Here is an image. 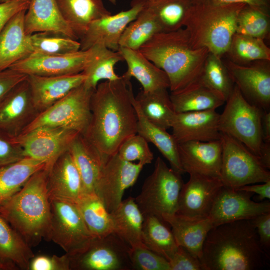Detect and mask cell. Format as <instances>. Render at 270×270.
I'll use <instances>...</instances> for the list:
<instances>
[{
  "label": "cell",
  "instance_id": "obj_1",
  "mask_svg": "<svg viewBox=\"0 0 270 270\" xmlns=\"http://www.w3.org/2000/svg\"><path fill=\"white\" fill-rule=\"evenodd\" d=\"M130 80L122 76L99 83L90 100L91 119L84 136L106 160L137 134V116Z\"/></svg>",
  "mask_w": 270,
  "mask_h": 270
},
{
  "label": "cell",
  "instance_id": "obj_2",
  "mask_svg": "<svg viewBox=\"0 0 270 270\" xmlns=\"http://www.w3.org/2000/svg\"><path fill=\"white\" fill-rule=\"evenodd\" d=\"M269 258L250 220L223 224L208 232L200 260L204 270H257Z\"/></svg>",
  "mask_w": 270,
  "mask_h": 270
},
{
  "label": "cell",
  "instance_id": "obj_3",
  "mask_svg": "<svg viewBox=\"0 0 270 270\" xmlns=\"http://www.w3.org/2000/svg\"><path fill=\"white\" fill-rule=\"evenodd\" d=\"M48 171L35 172L17 193L0 206V215L31 248L51 240V212L47 190Z\"/></svg>",
  "mask_w": 270,
  "mask_h": 270
},
{
  "label": "cell",
  "instance_id": "obj_4",
  "mask_svg": "<svg viewBox=\"0 0 270 270\" xmlns=\"http://www.w3.org/2000/svg\"><path fill=\"white\" fill-rule=\"evenodd\" d=\"M138 50L166 73L171 92L180 90L198 78L210 52L206 48H192L183 28L157 34Z\"/></svg>",
  "mask_w": 270,
  "mask_h": 270
},
{
  "label": "cell",
  "instance_id": "obj_5",
  "mask_svg": "<svg viewBox=\"0 0 270 270\" xmlns=\"http://www.w3.org/2000/svg\"><path fill=\"white\" fill-rule=\"evenodd\" d=\"M244 5L194 0L184 24L192 48H206L222 58L236 32L238 16Z\"/></svg>",
  "mask_w": 270,
  "mask_h": 270
},
{
  "label": "cell",
  "instance_id": "obj_6",
  "mask_svg": "<svg viewBox=\"0 0 270 270\" xmlns=\"http://www.w3.org/2000/svg\"><path fill=\"white\" fill-rule=\"evenodd\" d=\"M181 174L168 168L158 156L152 172L145 180L135 201L144 216L176 214L184 184Z\"/></svg>",
  "mask_w": 270,
  "mask_h": 270
},
{
  "label": "cell",
  "instance_id": "obj_7",
  "mask_svg": "<svg viewBox=\"0 0 270 270\" xmlns=\"http://www.w3.org/2000/svg\"><path fill=\"white\" fill-rule=\"evenodd\" d=\"M225 103L220 114V131L242 142L260 158L263 142L260 126L263 110L248 102L236 84Z\"/></svg>",
  "mask_w": 270,
  "mask_h": 270
},
{
  "label": "cell",
  "instance_id": "obj_8",
  "mask_svg": "<svg viewBox=\"0 0 270 270\" xmlns=\"http://www.w3.org/2000/svg\"><path fill=\"white\" fill-rule=\"evenodd\" d=\"M94 90L83 84L40 112L24 130L20 135L44 127L64 128L84 135L91 119L90 100Z\"/></svg>",
  "mask_w": 270,
  "mask_h": 270
},
{
  "label": "cell",
  "instance_id": "obj_9",
  "mask_svg": "<svg viewBox=\"0 0 270 270\" xmlns=\"http://www.w3.org/2000/svg\"><path fill=\"white\" fill-rule=\"evenodd\" d=\"M222 151L220 178L224 186L238 189L270 180V172L242 142L221 132Z\"/></svg>",
  "mask_w": 270,
  "mask_h": 270
},
{
  "label": "cell",
  "instance_id": "obj_10",
  "mask_svg": "<svg viewBox=\"0 0 270 270\" xmlns=\"http://www.w3.org/2000/svg\"><path fill=\"white\" fill-rule=\"evenodd\" d=\"M130 248L114 232L94 237L83 249L68 254L70 270H132Z\"/></svg>",
  "mask_w": 270,
  "mask_h": 270
},
{
  "label": "cell",
  "instance_id": "obj_11",
  "mask_svg": "<svg viewBox=\"0 0 270 270\" xmlns=\"http://www.w3.org/2000/svg\"><path fill=\"white\" fill-rule=\"evenodd\" d=\"M51 240L66 254L83 249L94 238L87 228L76 202L63 198H50Z\"/></svg>",
  "mask_w": 270,
  "mask_h": 270
},
{
  "label": "cell",
  "instance_id": "obj_12",
  "mask_svg": "<svg viewBox=\"0 0 270 270\" xmlns=\"http://www.w3.org/2000/svg\"><path fill=\"white\" fill-rule=\"evenodd\" d=\"M144 166L139 162L124 160L118 154L106 159L96 186L95 192L109 212L122 201L125 190L136 183Z\"/></svg>",
  "mask_w": 270,
  "mask_h": 270
},
{
  "label": "cell",
  "instance_id": "obj_13",
  "mask_svg": "<svg viewBox=\"0 0 270 270\" xmlns=\"http://www.w3.org/2000/svg\"><path fill=\"white\" fill-rule=\"evenodd\" d=\"M79 134L68 128L44 126L36 128L16 138L24 156L46 162L45 168L49 171L62 154L68 150L70 146Z\"/></svg>",
  "mask_w": 270,
  "mask_h": 270
},
{
  "label": "cell",
  "instance_id": "obj_14",
  "mask_svg": "<svg viewBox=\"0 0 270 270\" xmlns=\"http://www.w3.org/2000/svg\"><path fill=\"white\" fill-rule=\"evenodd\" d=\"M244 98L263 110L270 109V60H259L240 65L224 61Z\"/></svg>",
  "mask_w": 270,
  "mask_h": 270
},
{
  "label": "cell",
  "instance_id": "obj_15",
  "mask_svg": "<svg viewBox=\"0 0 270 270\" xmlns=\"http://www.w3.org/2000/svg\"><path fill=\"white\" fill-rule=\"evenodd\" d=\"M254 194L226 186L220 190L208 215L213 228L242 220H250L270 212L268 200L256 202L252 200Z\"/></svg>",
  "mask_w": 270,
  "mask_h": 270
},
{
  "label": "cell",
  "instance_id": "obj_16",
  "mask_svg": "<svg viewBox=\"0 0 270 270\" xmlns=\"http://www.w3.org/2000/svg\"><path fill=\"white\" fill-rule=\"evenodd\" d=\"M38 114L26 78L0 100V132L11 138H17Z\"/></svg>",
  "mask_w": 270,
  "mask_h": 270
},
{
  "label": "cell",
  "instance_id": "obj_17",
  "mask_svg": "<svg viewBox=\"0 0 270 270\" xmlns=\"http://www.w3.org/2000/svg\"><path fill=\"white\" fill-rule=\"evenodd\" d=\"M128 10L110 14L94 21L80 39V50H86L96 44L117 51L121 36L145 6V0H132Z\"/></svg>",
  "mask_w": 270,
  "mask_h": 270
},
{
  "label": "cell",
  "instance_id": "obj_18",
  "mask_svg": "<svg viewBox=\"0 0 270 270\" xmlns=\"http://www.w3.org/2000/svg\"><path fill=\"white\" fill-rule=\"evenodd\" d=\"M222 186L219 178L190 174L189 180L183 184L180 191L176 214L190 218L208 217Z\"/></svg>",
  "mask_w": 270,
  "mask_h": 270
},
{
  "label": "cell",
  "instance_id": "obj_19",
  "mask_svg": "<svg viewBox=\"0 0 270 270\" xmlns=\"http://www.w3.org/2000/svg\"><path fill=\"white\" fill-rule=\"evenodd\" d=\"M88 56V50L63 55H43L32 53L9 68L26 75L60 76L82 72Z\"/></svg>",
  "mask_w": 270,
  "mask_h": 270
},
{
  "label": "cell",
  "instance_id": "obj_20",
  "mask_svg": "<svg viewBox=\"0 0 270 270\" xmlns=\"http://www.w3.org/2000/svg\"><path fill=\"white\" fill-rule=\"evenodd\" d=\"M178 150L184 173L220 178L222 151L221 138L210 142L195 140L178 144Z\"/></svg>",
  "mask_w": 270,
  "mask_h": 270
},
{
  "label": "cell",
  "instance_id": "obj_21",
  "mask_svg": "<svg viewBox=\"0 0 270 270\" xmlns=\"http://www.w3.org/2000/svg\"><path fill=\"white\" fill-rule=\"evenodd\" d=\"M220 114L216 110L176 113L171 128L177 144L220 140Z\"/></svg>",
  "mask_w": 270,
  "mask_h": 270
},
{
  "label": "cell",
  "instance_id": "obj_22",
  "mask_svg": "<svg viewBox=\"0 0 270 270\" xmlns=\"http://www.w3.org/2000/svg\"><path fill=\"white\" fill-rule=\"evenodd\" d=\"M86 76L82 72L60 76L28 75L34 104L39 114L46 110L82 84Z\"/></svg>",
  "mask_w": 270,
  "mask_h": 270
},
{
  "label": "cell",
  "instance_id": "obj_23",
  "mask_svg": "<svg viewBox=\"0 0 270 270\" xmlns=\"http://www.w3.org/2000/svg\"><path fill=\"white\" fill-rule=\"evenodd\" d=\"M47 190L49 198H63L76 202L84 194L80 174L69 150L60 156L49 170Z\"/></svg>",
  "mask_w": 270,
  "mask_h": 270
},
{
  "label": "cell",
  "instance_id": "obj_24",
  "mask_svg": "<svg viewBox=\"0 0 270 270\" xmlns=\"http://www.w3.org/2000/svg\"><path fill=\"white\" fill-rule=\"evenodd\" d=\"M162 220L170 226L178 246L186 248L200 260L204 242L213 228L210 218H190L176 213L164 214Z\"/></svg>",
  "mask_w": 270,
  "mask_h": 270
},
{
  "label": "cell",
  "instance_id": "obj_25",
  "mask_svg": "<svg viewBox=\"0 0 270 270\" xmlns=\"http://www.w3.org/2000/svg\"><path fill=\"white\" fill-rule=\"evenodd\" d=\"M24 28L26 35L53 32L78 40L62 17L55 0H30L24 16Z\"/></svg>",
  "mask_w": 270,
  "mask_h": 270
},
{
  "label": "cell",
  "instance_id": "obj_26",
  "mask_svg": "<svg viewBox=\"0 0 270 270\" xmlns=\"http://www.w3.org/2000/svg\"><path fill=\"white\" fill-rule=\"evenodd\" d=\"M118 50L128 66L126 71L122 76V77L130 80L134 78L145 92L170 88V81L166 73L138 50L120 47Z\"/></svg>",
  "mask_w": 270,
  "mask_h": 270
},
{
  "label": "cell",
  "instance_id": "obj_27",
  "mask_svg": "<svg viewBox=\"0 0 270 270\" xmlns=\"http://www.w3.org/2000/svg\"><path fill=\"white\" fill-rule=\"evenodd\" d=\"M26 10L14 16L0 34V71L9 68L31 54L24 28Z\"/></svg>",
  "mask_w": 270,
  "mask_h": 270
},
{
  "label": "cell",
  "instance_id": "obj_28",
  "mask_svg": "<svg viewBox=\"0 0 270 270\" xmlns=\"http://www.w3.org/2000/svg\"><path fill=\"white\" fill-rule=\"evenodd\" d=\"M65 22L78 40L94 20L110 15L102 0H55Z\"/></svg>",
  "mask_w": 270,
  "mask_h": 270
},
{
  "label": "cell",
  "instance_id": "obj_29",
  "mask_svg": "<svg viewBox=\"0 0 270 270\" xmlns=\"http://www.w3.org/2000/svg\"><path fill=\"white\" fill-rule=\"evenodd\" d=\"M68 150L80 174L84 193L95 192L96 186L106 160L81 134H78L72 141Z\"/></svg>",
  "mask_w": 270,
  "mask_h": 270
},
{
  "label": "cell",
  "instance_id": "obj_30",
  "mask_svg": "<svg viewBox=\"0 0 270 270\" xmlns=\"http://www.w3.org/2000/svg\"><path fill=\"white\" fill-rule=\"evenodd\" d=\"M112 232L116 234L130 248L145 246L142 240V230L144 216L134 198L130 196L122 200L110 212Z\"/></svg>",
  "mask_w": 270,
  "mask_h": 270
},
{
  "label": "cell",
  "instance_id": "obj_31",
  "mask_svg": "<svg viewBox=\"0 0 270 270\" xmlns=\"http://www.w3.org/2000/svg\"><path fill=\"white\" fill-rule=\"evenodd\" d=\"M176 113L216 110L226 102L198 78L184 88L170 94Z\"/></svg>",
  "mask_w": 270,
  "mask_h": 270
},
{
  "label": "cell",
  "instance_id": "obj_32",
  "mask_svg": "<svg viewBox=\"0 0 270 270\" xmlns=\"http://www.w3.org/2000/svg\"><path fill=\"white\" fill-rule=\"evenodd\" d=\"M88 50V60L82 72L86 77L83 83L86 87L95 90L102 80L120 78L114 71L116 64L124 60L118 50H111L100 44H95Z\"/></svg>",
  "mask_w": 270,
  "mask_h": 270
},
{
  "label": "cell",
  "instance_id": "obj_33",
  "mask_svg": "<svg viewBox=\"0 0 270 270\" xmlns=\"http://www.w3.org/2000/svg\"><path fill=\"white\" fill-rule=\"evenodd\" d=\"M132 102L138 118L137 134L156 146L168 161L171 168L181 174L184 173L178 156V144L172 134L147 120L135 100L134 95L132 97Z\"/></svg>",
  "mask_w": 270,
  "mask_h": 270
},
{
  "label": "cell",
  "instance_id": "obj_34",
  "mask_svg": "<svg viewBox=\"0 0 270 270\" xmlns=\"http://www.w3.org/2000/svg\"><path fill=\"white\" fill-rule=\"evenodd\" d=\"M46 162L25 156L0 168V206L20 190L36 172L45 168Z\"/></svg>",
  "mask_w": 270,
  "mask_h": 270
},
{
  "label": "cell",
  "instance_id": "obj_35",
  "mask_svg": "<svg viewBox=\"0 0 270 270\" xmlns=\"http://www.w3.org/2000/svg\"><path fill=\"white\" fill-rule=\"evenodd\" d=\"M134 98L148 121L166 130L171 128L176 112L167 88L148 92L142 90Z\"/></svg>",
  "mask_w": 270,
  "mask_h": 270
},
{
  "label": "cell",
  "instance_id": "obj_36",
  "mask_svg": "<svg viewBox=\"0 0 270 270\" xmlns=\"http://www.w3.org/2000/svg\"><path fill=\"white\" fill-rule=\"evenodd\" d=\"M144 216L142 230V244L168 261L178 246L172 230L162 220L155 216Z\"/></svg>",
  "mask_w": 270,
  "mask_h": 270
},
{
  "label": "cell",
  "instance_id": "obj_37",
  "mask_svg": "<svg viewBox=\"0 0 270 270\" xmlns=\"http://www.w3.org/2000/svg\"><path fill=\"white\" fill-rule=\"evenodd\" d=\"M76 204L94 237L104 236L112 232L110 212L95 192L84 193Z\"/></svg>",
  "mask_w": 270,
  "mask_h": 270
},
{
  "label": "cell",
  "instance_id": "obj_38",
  "mask_svg": "<svg viewBox=\"0 0 270 270\" xmlns=\"http://www.w3.org/2000/svg\"><path fill=\"white\" fill-rule=\"evenodd\" d=\"M194 0H145V6L155 16L162 32L177 30L184 26Z\"/></svg>",
  "mask_w": 270,
  "mask_h": 270
},
{
  "label": "cell",
  "instance_id": "obj_39",
  "mask_svg": "<svg viewBox=\"0 0 270 270\" xmlns=\"http://www.w3.org/2000/svg\"><path fill=\"white\" fill-rule=\"evenodd\" d=\"M34 256L31 247L0 215V257L13 262L20 270H28Z\"/></svg>",
  "mask_w": 270,
  "mask_h": 270
},
{
  "label": "cell",
  "instance_id": "obj_40",
  "mask_svg": "<svg viewBox=\"0 0 270 270\" xmlns=\"http://www.w3.org/2000/svg\"><path fill=\"white\" fill-rule=\"evenodd\" d=\"M162 32L155 16L146 6L136 19L124 30L119 42L120 47L138 50L154 36Z\"/></svg>",
  "mask_w": 270,
  "mask_h": 270
},
{
  "label": "cell",
  "instance_id": "obj_41",
  "mask_svg": "<svg viewBox=\"0 0 270 270\" xmlns=\"http://www.w3.org/2000/svg\"><path fill=\"white\" fill-rule=\"evenodd\" d=\"M224 56L240 65L259 60H270V48L264 40L235 32Z\"/></svg>",
  "mask_w": 270,
  "mask_h": 270
},
{
  "label": "cell",
  "instance_id": "obj_42",
  "mask_svg": "<svg viewBox=\"0 0 270 270\" xmlns=\"http://www.w3.org/2000/svg\"><path fill=\"white\" fill-rule=\"evenodd\" d=\"M31 54L63 55L80 50V42L60 32H42L27 35Z\"/></svg>",
  "mask_w": 270,
  "mask_h": 270
},
{
  "label": "cell",
  "instance_id": "obj_43",
  "mask_svg": "<svg viewBox=\"0 0 270 270\" xmlns=\"http://www.w3.org/2000/svg\"><path fill=\"white\" fill-rule=\"evenodd\" d=\"M198 78L225 102L234 88V84L222 58L210 52L205 60Z\"/></svg>",
  "mask_w": 270,
  "mask_h": 270
},
{
  "label": "cell",
  "instance_id": "obj_44",
  "mask_svg": "<svg viewBox=\"0 0 270 270\" xmlns=\"http://www.w3.org/2000/svg\"><path fill=\"white\" fill-rule=\"evenodd\" d=\"M236 32L264 40L269 39V10L245 4L238 16Z\"/></svg>",
  "mask_w": 270,
  "mask_h": 270
},
{
  "label": "cell",
  "instance_id": "obj_45",
  "mask_svg": "<svg viewBox=\"0 0 270 270\" xmlns=\"http://www.w3.org/2000/svg\"><path fill=\"white\" fill-rule=\"evenodd\" d=\"M117 154L124 160H138L144 166L151 164L154 160V154L148 142L138 134L126 139L120 146Z\"/></svg>",
  "mask_w": 270,
  "mask_h": 270
},
{
  "label": "cell",
  "instance_id": "obj_46",
  "mask_svg": "<svg viewBox=\"0 0 270 270\" xmlns=\"http://www.w3.org/2000/svg\"><path fill=\"white\" fill-rule=\"evenodd\" d=\"M132 270H170L168 261L146 246L130 248Z\"/></svg>",
  "mask_w": 270,
  "mask_h": 270
},
{
  "label": "cell",
  "instance_id": "obj_47",
  "mask_svg": "<svg viewBox=\"0 0 270 270\" xmlns=\"http://www.w3.org/2000/svg\"><path fill=\"white\" fill-rule=\"evenodd\" d=\"M28 270H70L68 255L66 253L61 256H34L30 260Z\"/></svg>",
  "mask_w": 270,
  "mask_h": 270
},
{
  "label": "cell",
  "instance_id": "obj_48",
  "mask_svg": "<svg viewBox=\"0 0 270 270\" xmlns=\"http://www.w3.org/2000/svg\"><path fill=\"white\" fill-rule=\"evenodd\" d=\"M16 138L0 132V168L25 157L23 150Z\"/></svg>",
  "mask_w": 270,
  "mask_h": 270
},
{
  "label": "cell",
  "instance_id": "obj_49",
  "mask_svg": "<svg viewBox=\"0 0 270 270\" xmlns=\"http://www.w3.org/2000/svg\"><path fill=\"white\" fill-rule=\"evenodd\" d=\"M168 262L170 270H204L200 260L182 246H178Z\"/></svg>",
  "mask_w": 270,
  "mask_h": 270
},
{
  "label": "cell",
  "instance_id": "obj_50",
  "mask_svg": "<svg viewBox=\"0 0 270 270\" xmlns=\"http://www.w3.org/2000/svg\"><path fill=\"white\" fill-rule=\"evenodd\" d=\"M254 226L260 244L270 257V212L260 214L251 219Z\"/></svg>",
  "mask_w": 270,
  "mask_h": 270
},
{
  "label": "cell",
  "instance_id": "obj_51",
  "mask_svg": "<svg viewBox=\"0 0 270 270\" xmlns=\"http://www.w3.org/2000/svg\"><path fill=\"white\" fill-rule=\"evenodd\" d=\"M30 0H14L0 4V34L9 20L20 11L27 10Z\"/></svg>",
  "mask_w": 270,
  "mask_h": 270
},
{
  "label": "cell",
  "instance_id": "obj_52",
  "mask_svg": "<svg viewBox=\"0 0 270 270\" xmlns=\"http://www.w3.org/2000/svg\"><path fill=\"white\" fill-rule=\"evenodd\" d=\"M27 76L10 68L0 71V100L13 87L25 80Z\"/></svg>",
  "mask_w": 270,
  "mask_h": 270
},
{
  "label": "cell",
  "instance_id": "obj_53",
  "mask_svg": "<svg viewBox=\"0 0 270 270\" xmlns=\"http://www.w3.org/2000/svg\"><path fill=\"white\" fill-rule=\"evenodd\" d=\"M238 189L258 194V200L260 201L270 199V180L262 184L246 185Z\"/></svg>",
  "mask_w": 270,
  "mask_h": 270
},
{
  "label": "cell",
  "instance_id": "obj_54",
  "mask_svg": "<svg viewBox=\"0 0 270 270\" xmlns=\"http://www.w3.org/2000/svg\"><path fill=\"white\" fill-rule=\"evenodd\" d=\"M222 4H244L269 10L270 0H213Z\"/></svg>",
  "mask_w": 270,
  "mask_h": 270
},
{
  "label": "cell",
  "instance_id": "obj_55",
  "mask_svg": "<svg viewBox=\"0 0 270 270\" xmlns=\"http://www.w3.org/2000/svg\"><path fill=\"white\" fill-rule=\"evenodd\" d=\"M260 126L263 142L270 143V110L262 111Z\"/></svg>",
  "mask_w": 270,
  "mask_h": 270
},
{
  "label": "cell",
  "instance_id": "obj_56",
  "mask_svg": "<svg viewBox=\"0 0 270 270\" xmlns=\"http://www.w3.org/2000/svg\"><path fill=\"white\" fill-rule=\"evenodd\" d=\"M260 159L263 166L269 170L270 168V143L262 142Z\"/></svg>",
  "mask_w": 270,
  "mask_h": 270
},
{
  "label": "cell",
  "instance_id": "obj_57",
  "mask_svg": "<svg viewBox=\"0 0 270 270\" xmlns=\"http://www.w3.org/2000/svg\"><path fill=\"white\" fill-rule=\"evenodd\" d=\"M108 1L114 5H116V0H108Z\"/></svg>",
  "mask_w": 270,
  "mask_h": 270
},
{
  "label": "cell",
  "instance_id": "obj_58",
  "mask_svg": "<svg viewBox=\"0 0 270 270\" xmlns=\"http://www.w3.org/2000/svg\"><path fill=\"white\" fill-rule=\"evenodd\" d=\"M14 0H0V4L12 1Z\"/></svg>",
  "mask_w": 270,
  "mask_h": 270
}]
</instances>
